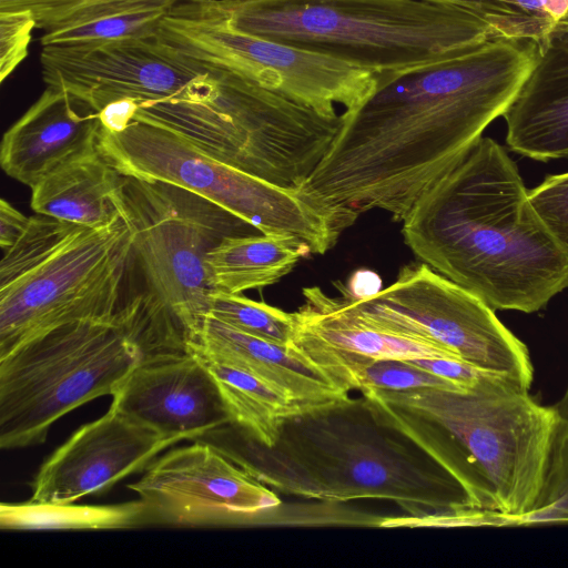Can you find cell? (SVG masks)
<instances>
[{
	"label": "cell",
	"instance_id": "obj_1",
	"mask_svg": "<svg viewBox=\"0 0 568 568\" xmlns=\"http://www.w3.org/2000/svg\"><path fill=\"white\" fill-rule=\"evenodd\" d=\"M537 43L488 39L406 71L376 75L342 113L328 151L296 190L339 235L372 210L404 221L505 111L530 72Z\"/></svg>",
	"mask_w": 568,
	"mask_h": 568
},
{
	"label": "cell",
	"instance_id": "obj_2",
	"mask_svg": "<svg viewBox=\"0 0 568 568\" xmlns=\"http://www.w3.org/2000/svg\"><path fill=\"white\" fill-rule=\"evenodd\" d=\"M406 245L494 311L534 313L568 288V251L528 199L516 163L479 138L403 221Z\"/></svg>",
	"mask_w": 568,
	"mask_h": 568
},
{
	"label": "cell",
	"instance_id": "obj_3",
	"mask_svg": "<svg viewBox=\"0 0 568 568\" xmlns=\"http://www.w3.org/2000/svg\"><path fill=\"white\" fill-rule=\"evenodd\" d=\"M204 438L271 489L324 501L385 499L440 527L478 524L485 511L419 446L351 398L285 423L272 447L227 424Z\"/></svg>",
	"mask_w": 568,
	"mask_h": 568
},
{
	"label": "cell",
	"instance_id": "obj_4",
	"mask_svg": "<svg viewBox=\"0 0 568 568\" xmlns=\"http://www.w3.org/2000/svg\"><path fill=\"white\" fill-rule=\"evenodd\" d=\"M517 383L490 376L463 390L362 393L373 412L412 439L498 526H519L547 475L557 414Z\"/></svg>",
	"mask_w": 568,
	"mask_h": 568
},
{
	"label": "cell",
	"instance_id": "obj_5",
	"mask_svg": "<svg viewBox=\"0 0 568 568\" xmlns=\"http://www.w3.org/2000/svg\"><path fill=\"white\" fill-rule=\"evenodd\" d=\"M112 202L131 234L128 274L141 284L122 307L142 358L187 353L214 291L206 254L254 227L184 187L128 175L120 174Z\"/></svg>",
	"mask_w": 568,
	"mask_h": 568
},
{
	"label": "cell",
	"instance_id": "obj_6",
	"mask_svg": "<svg viewBox=\"0 0 568 568\" xmlns=\"http://www.w3.org/2000/svg\"><path fill=\"white\" fill-rule=\"evenodd\" d=\"M237 30L397 73L473 48L491 34L474 12L434 0H215Z\"/></svg>",
	"mask_w": 568,
	"mask_h": 568
},
{
	"label": "cell",
	"instance_id": "obj_7",
	"mask_svg": "<svg viewBox=\"0 0 568 568\" xmlns=\"http://www.w3.org/2000/svg\"><path fill=\"white\" fill-rule=\"evenodd\" d=\"M206 69L219 82L207 100L142 103L133 119L168 126L229 165L297 190L332 145L342 114H323L233 72Z\"/></svg>",
	"mask_w": 568,
	"mask_h": 568
},
{
	"label": "cell",
	"instance_id": "obj_8",
	"mask_svg": "<svg viewBox=\"0 0 568 568\" xmlns=\"http://www.w3.org/2000/svg\"><path fill=\"white\" fill-rule=\"evenodd\" d=\"M141 361L123 312L111 321L69 323L0 358V446L42 444L69 412L113 395Z\"/></svg>",
	"mask_w": 568,
	"mask_h": 568
},
{
	"label": "cell",
	"instance_id": "obj_9",
	"mask_svg": "<svg viewBox=\"0 0 568 568\" xmlns=\"http://www.w3.org/2000/svg\"><path fill=\"white\" fill-rule=\"evenodd\" d=\"M98 152L121 175L184 187L261 234L300 240L313 254L326 253L338 240L325 217L296 190L229 165L168 126L140 119L121 132L101 126Z\"/></svg>",
	"mask_w": 568,
	"mask_h": 568
},
{
	"label": "cell",
	"instance_id": "obj_10",
	"mask_svg": "<svg viewBox=\"0 0 568 568\" xmlns=\"http://www.w3.org/2000/svg\"><path fill=\"white\" fill-rule=\"evenodd\" d=\"M204 68L233 72L326 115L356 106L376 75L335 59L235 29L215 0L173 7L155 34Z\"/></svg>",
	"mask_w": 568,
	"mask_h": 568
},
{
	"label": "cell",
	"instance_id": "obj_11",
	"mask_svg": "<svg viewBox=\"0 0 568 568\" xmlns=\"http://www.w3.org/2000/svg\"><path fill=\"white\" fill-rule=\"evenodd\" d=\"M131 250L118 215L98 227L80 226L39 264L0 285V358L59 326L113 320Z\"/></svg>",
	"mask_w": 568,
	"mask_h": 568
},
{
	"label": "cell",
	"instance_id": "obj_12",
	"mask_svg": "<svg viewBox=\"0 0 568 568\" xmlns=\"http://www.w3.org/2000/svg\"><path fill=\"white\" fill-rule=\"evenodd\" d=\"M349 298L367 317L434 341L463 362L529 389L534 367L527 346L477 296L425 263L409 264L386 288Z\"/></svg>",
	"mask_w": 568,
	"mask_h": 568
},
{
	"label": "cell",
	"instance_id": "obj_13",
	"mask_svg": "<svg viewBox=\"0 0 568 568\" xmlns=\"http://www.w3.org/2000/svg\"><path fill=\"white\" fill-rule=\"evenodd\" d=\"M42 80L100 112L111 102H200L217 90L215 73L155 36L93 48L44 45Z\"/></svg>",
	"mask_w": 568,
	"mask_h": 568
},
{
	"label": "cell",
	"instance_id": "obj_14",
	"mask_svg": "<svg viewBox=\"0 0 568 568\" xmlns=\"http://www.w3.org/2000/svg\"><path fill=\"white\" fill-rule=\"evenodd\" d=\"M128 487L142 501L148 525H248L282 504L273 489L203 439L156 457Z\"/></svg>",
	"mask_w": 568,
	"mask_h": 568
},
{
	"label": "cell",
	"instance_id": "obj_15",
	"mask_svg": "<svg viewBox=\"0 0 568 568\" xmlns=\"http://www.w3.org/2000/svg\"><path fill=\"white\" fill-rule=\"evenodd\" d=\"M111 407L84 424L40 466L31 483V500L73 503L110 489L144 471L166 448L178 444Z\"/></svg>",
	"mask_w": 568,
	"mask_h": 568
},
{
	"label": "cell",
	"instance_id": "obj_16",
	"mask_svg": "<svg viewBox=\"0 0 568 568\" xmlns=\"http://www.w3.org/2000/svg\"><path fill=\"white\" fill-rule=\"evenodd\" d=\"M111 407L179 442L230 424L213 376L191 353L141 359L113 393Z\"/></svg>",
	"mask_w": 568,
	"mask_h": 568
},
{
	"label": "cell",
	"instance_id": "obj_17",
	"mask_svg": "<svg viewBox=\"0 0 568 568\" xmlns=\"http://www.w3.org/2000/svg\"><path fill=\"white\" fill-rule=\"evenodd\" d=\"M303 296L304 303L294 312L293 344L339 388L347 369L366 361H462L434 341L367 317L345 296L333 297L318 286L303 288Z\"/></svg>",
	"mask_w": 568,
	"mask_h": 568
},
{
	"label": "cell",
	"instance_id": "obj_18",
	"mask_svg": "<svg viewBox=\"0 0 568 568\" xmlns=\"http://www.w3.org/2000/svg\"><path fill=\"white\" fill-rule=\"evenodd\" d=\"M101 122L89 104L47 85L38 100L7 130L0 163L28 186L61 164L98 150Z\"/></svg>",
	"mask_w": 568,
	"mask_h": 568
},
{
	"label": "cell",
	"instance_id": "obj_19",
	"mask_svg": "<svg viewBox=\"0 0 568 568\" xmlns=\"http://www.w3.org/2000/svg\"><path fill=\"white\" fill-rule=\"evenodd\" d=\"M186 352L250 373L288 395L303 413L349 399L348 393L293 343L278 344L242 332L205 314L192 332Z\"/></svg>",
	"mask_w": 568,
	"mask_h": 568
},
{
	"label": "cell",
	"instance_id": "obj_20",
	"mask_svg": "<svg viewBox=\"0 0 568 568\" xmlns=\"http://www.w3.org/2000/svg\"><path fill=\"white\" fill-rule=\"evenodd\" d=\"M503 116L510 151L541 162L568 156V19L537 43L534 65Z\"/></svg>",
	"mask_w": 568,
	"mask_h": 568
},
{
	"label": "cell",
	"instance_id": "obj_21",
	"mask_svg": "<svg viewBox=\"0 0 568 568\" xmlns=\"http://www.w3.org/2000/svg\"><path fill=\"white\" fill-rule=\"evenodd\" d=\"M120 173L97 151L70 160L39 180L31 189V207L79 226L98 227L119 213L112 194Z\"/></svg>",
	"mask_w": 568,
	"mask_h": 568
},
{
	"label": "cell",
	"instance_id": "obj_22",
	"mask_svg": "<svg viewBox=\"0 0 568 568\" xmlns=\"http://www.w3.org/2000/svg\"><path fill=\"white\" fill-rule=\"evenodd\" d=\"M311 253L300 240L286 235L229 236L205 256L213 290L241 294L278 282Z\"/></svg>",
	"mask_w": 568,
	"mask_h": 568
},
{
	"label": "cell",
	"instance_id": "obj_23",
	"mask_svg": "<svg viewBox=\"0 0 568 568\" xmlns=\"http://www.w3.org/2000/svg\"><path fill=\"white\" fill-rule=\"evenodd\" d=\"M197 357L217 385L230 424L256 443L274 446L285 423L302 414L288 395L267 382L239 368Z\"/></svg>",
	"mask_w": 568,
	"mask_h": 568
},
{
	"label": "cell",
	"instance_id": "obj_24",
	"mask_svg": "<svg viewBox=\"0 0 568 568\" xmlns=\"http://www.w3.org/2000/svg\"><path fill=\"white\" fill-rule=\"evenodd\" d=\"M148 525L140 499L119 505L88 506L29 500L0 505L2 529H126Z\"/></svg>",
	"mask_w": 568,
	"mask_h": 568
},
{
	"label": "cell",
	"instance_id": "obj_25",
	"mask_svg": "<svg viewBox=\"0 0 568 568\" xmlns=\"http://www.w3.org/2000/svg\"><path fill=\"white\" fill-rule=\"evenodd\" d=\"M489 28L491 39L540 42L568 19V0H464Z\"/></svg>",
	"mask_w": 568,
	"mask_h": 568
},
{
	"label": "cell",
	"instance_id": "obj_26",
	"mask_svg": "<svg viewBox=\"0 0 568 568\" xmlns=\"http://www.w3.org/2000/svg\"><path fill=\"white\" fill-rule=\"evenodd\" d=\"M209 0H0V11H30L43 32L73 27L104 16L148 9L171 10L179 3Z\"/></svg>",
	"mask_w": 568,
	"mask_h": 568
},
{
	"label": "cell",
	"instance_id": "obj_27",
	"mask_svg": "<svg viewBox=\"0 0 568 568\" xmlns=\"http://www.w3.org/2000/svg\"><path fill=\"white\" fill-rule=\"evenodd\" d=\"M170 10L148 9L104 16L81 24L43 32L41 45L93 48L154 37Z\"/></svg>",
	"mask_w": 568,
	"mask_h": 568
},
{
	"label": "cell",
	"instance_id": "obj_28",
	"mask_svg": "<svg viewBox=\"0 0 568 568\" xmlns=\"http://www.w3.org/2000/svg\"><path fill=\"white\" fill-rule=\"evenodd\" d=\"M207 314L242 332L271 342L288 345L294 339V313L250 300L242 294L212 291Z\"/></svg>",
	"mask_w": 568,
	"mask_h": 568
},
{
	"label": "cell",
	"instance_id": "obj_29",
	"mask_svg": "<svg viewBox=\"0 0 568 568\" xmlns=\"http://www.w3.org/2000/svg\"><path fill=\"white\" fill-rule=\"evenodd\" d=\"M552 407L557 428L545 485L536 507L519 526L568 524V385Z\"/></svg>",
	"mask_w": 568,
	"mask_h": 568
},
{
	"label": "cell",
	"instance_id": "obj_30",
	"mask_svg": "<svg viewBox=\"0 0 568 568\" xmlns=\"http://www.w3.org/2000/svg\"><path fill=\"white\" fill-rule=\"evenodd\" d=\"M341 387L345 392L358 389L403 392L423 388L463 390L456 383L417 367L408 359H373L352 366L344 374Z\"/></svg>",
	"mask_w": 568,
	"mask_h": 568
},
{
	"label": "cell",
	"instance_id": "obj_31",
	"mask_svg": "<svg viewBox=\"0 0 568 568\" xmlns=\"http://www.w3.org/2000/svg\"><path fill=\"white\" fill-rule=\"evenodd\" d=\"M80 226L58 219L38 214L30 216L21 236L2 250L0 285H4L60 246Z\"/></svg>",
	"mask_w": 568,
	"mask_h": 568
},
{
	"label": "cell",
	"instance_id": "obj_32",
	"mask_svg": "<svg viewBox=\"0 0 568 568\" xmlns=\"http://www.w3.org/2000/svg\"><path fill=\"white\" fill-rule=\"evenodd\" d=\"M528 199L548 232L568 251V172L546 176L528 190Z\"/></svg>",
	"mask_w": 568,
	"mask_h": 568
},
{
	"label": "cell",
	"instance_id": "obj_33",
	"mask_svg": "<svg viewBox=\"0 0 568 568\" xmlns=\"http://www.w3.org/2000/svg\"><path fill=\"white\" fill-rule=\"evenodd\" d=\"M36 20L30 11H0V81L3 82L28 55Z\"/></svg>",
	"mask_w": 568,
	"mask_h": 568
},
{
	"label": "cell",
	"instance_id": "obj_34",
	"mask_svg": "<svg viewBox=\"0 0 568 568\" xmlns=\"http://www.w3.org/2000/svg\"><path fill=\"white\" fill-rule=\"evenodd\" d=\"M408 361L415 366L449 379L464 388H470L485 378L497 375L462 361L445 358H414Z\"/></svg>",
	"mask_w": 568,
	"mask_h": 568
},
{
	"label": "cell",
	"instance_id": "obj_35",
	"mask_svg": "<svg viewBox=\"0 0 568 568\" xmlns=\"http://www.w3.org/2000/svg\"><path fill=\"white\" fill-rule=\"evenodd\" d=\"M139 104L131 99L109 103L98 112L101 126L110 132H121L133 121Z\"/></svg>",
	"mask_w": 568,
	"mask_h": 568
},
{
	"label": "cell",
	"instance_id": "obj_36",
	"mask_svg": "<svg viewBox=\"0 0 568 568\" xmlns=\"http://www.w3.org/2000/svg\"><path fill=\"white\" fill-rule=\"evenodd\" d=\"M29 217L23 215L7 200H0V246L1 250L11 246L24 232Z\"/></svg>",
	"mask_w": 568,
	"mask_h": 568
},
{
	"label": "cell",
	"instance_id": "obj_37",
	"mask_svg": "<svg viewBox=\"0 0 568 568\" xmlns=\"http://www.w3.org/2000/svg\"><path fill=\"white\" fill-rule=\"evenodd\" d=\"M434 1L448 2V3H453V4L460 6V3H462L464 0H434Z\"/></svg>",
	"mask_w": 568,
	"mask_h": 568
}]
</instances>
